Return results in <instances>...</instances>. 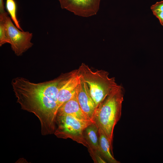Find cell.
<instances>
[{
	"mask_svg": "<svg viewBox=\"0 0 163 163\" xmlns=\"http://www.w3.org/2000/svg\"><path fill=\"white\" fill-rule=\"evenodd\" d=\"M71 72L53 80L39 83L23 77L13 79L11 85L21 109L34 113L39 120L43 135L54 133L58 109L59 90Z\"/></svg>",
	"mask_w": 163,
	"mask_h": 163,
	"instance_id": "6da1fadb",
	"label": "cell"
},
{
	"mask_svg": "<svg viewBox=\"0 0 163 163\" xmlns=\"http://www.w3.org/2000/svg\"><path fill=\"white\" fill-rule=\"evenodd\" d=\"M123 101V87L118 85L97 107L92 120L107 136L113 153V130L121 117Z\"/></svg>",
	"mask_w": 163,
	"mask_h": 163,
	"instance_id": "7a4b0ae2",
	"label": "cell"
},
{
	"mask_svg": "<svg viewBox=\"0 0 163 163\" xmlns=\"http://www.w3.org/2000/svg\"><path fill=\"white\" fill-rule=\"evenodd\" d=\"M78 71L81 79L87 84L97 107L118 85L114 77H109L107 72L103 70L93 71L84 63Z\"/></svg>",
	"mask_w": 163,
	"mask_h": 163,
	"instance_id": "3957f363",
	"label": "cell"
},
{
	"mask_svg": "<svg viewBox=\"0 0 163 163\" xmlns=\"http://www.w3.org/2000/svg\"><path fill=\"white\" fill-rule=\"evenodd\" d=\"M93 122L90 120H80L69 115H57L56 123L58 127L54 134L58 138H69L87 146L83 133L86 127Z\"/></svg>",
	"mask_w": 163,
	"mask_h": 163,
	"instance_id": "277c9868",
	"label": "cell"
},
{
	"mask_svg": "<svg viewBox=\"0 0 163 163\" xmlns=\"http://www.w3.org/2000/svg\"><path fill=\"white\" fill-rule=\"evenodd\" d=\"M8 15L6 16L5 25L9 43L15 54L21 56L33 46V44L31 42L33 34L18 28Z\"/></svg>",
	"mask_w": 163,
	"mask_h": 163,
	"instance_id": "5b68a950",
	"label": "cell"
},
{
	"mask_svg": "<svg viewBox=\"0 0 163 163\" xmlns=\"http://www.w3.org/2000/svg\"><path fill=\"white\" fill-rule=\"evenodd\" d=\"M58 0L62 9L84 17L96 14L99 9L100 2V0Z\"/></svg>",
	"mask_w": 163,
	"mask_h": 163,
	"instance_id": "8992f818",
	"label": "cell"
},
{
	"mask_svg": "<svg viewBox=\"0 0 163 163\" xmlns=\"http://www.w3.org/2000/svg\"><path fill=\"white\" fill-rule=\"evenodd\" d=\"M81 82L78 69L71 72L70 75L59 89L57 96L58 107L73 98Z\"/></svg>",
	"mask_w": 163,
	"mask_h": 163,
	"instance_id": "52a82bcc",
	"label": "cell"
},
{
	"mask_svg": "<svg viewBox=\"0 0 163 163\" xmlns=\"http://www.w3.org/2000/svg\"><path fill=\"white\" fill-rule=\"evenodd\" d=\"M76 96L78 102L83 111L88 119L93 121L97 107L91 95L87 84L81 79L77 91Z\"/></svg>",
	"mask_w": 163,
	"mask_h": 163,
	"instance_id": "ba28073f",
	"label": "cell"
},
{
	"mask_svg": "<svg viewBox=\"0 0 163 163\" xmlns=\"http://www.w3.org/2000/svg\"><path fill=\"white\" fill-rule=\"evenodd\" d=\"M70 115L81 120H90L82 110L78 102L76 94L72 99L64 103L59 108L57 115Z\"/></svg>",
	"mask_w": 163,
	"mask_h": 163,
	"instance_id": "9c48e42d",
	"label": "cell"
},
{
	"mask_svg": "<svg viewBox=\"0 0 163 163\" xmlns=\"http://www.w3.org/2000/svg\"><path fill=\"white\" fill-rule=\"evenodd\" d=\"M98 151L101 157L109 163H120L113 156L108 139L104 132L100 128H98Z\"/></svg>",
	"mask_w": 163,
	"mask_h": 163,
	"instance_id": "30bf717a",
	"label": "cell"
},
{
	"mask_svg": "<svg viewBox=\"0 0 163 163\" xmlns=\"http://www.w3.org/2000/svg\"><path fill=\"white\" fill-rule=\"evenodd\" d=\"M83 135L89 150L100 154L98 151V128L97 126L94 123H92L85 129Z\"/></svg>",
	"mask_w": 163,
	"mask_h": 163,
	"instance_id": "8fae6325",
	"label": "cell"
},
{
	"mask_svg": "<svg viewBox=\"0 0 163 163\" xmlns=\"http://www.w3.org/2000/svg\"><path fill=\"white\" fill-rule=\"evenodd\" d=\"M5 7L8 13L15 25L19 29L23 30L20 26L17 17V5L14 0H6Z\"/></svg>",
	"mask_w": 163,
	"mask_h": 163,
	"instance_id": "7c38bea8",
	"label": "cell"
},
{
	"mask_svg": "<svg viewBox=\"0 0 163 163\" xmlns=\"http://www.w3.org/2000/svg\"><path fill=\"white\" fill-rule=\"evenodd\" d=\"M8 13L6 12L0 13V46L8 43V39L5 25V18Z\"/></svg>",
	"mask_w": 163,
	"mask_h": 163,
	"instance_id": "4fadbf2b",
	"label": "cell"
},
{
	"mask_svg": "<svg viewBox=\"0 0 163 163\" xmlns=\"http://www.w3.org/2000/svg\"><path fill=\"white\" fill-rule=\"evenodd\" d=\"M153 14L159 20L161 24L163 26V11L157 10H152Z\"/></svg>",
	"mask_w": 163,
	"mask_h": 163,
	"instance_id": "5bb4252c",
	"label": "cell"
},
{
	"mask_svg": "<svg viewBox=\"0 0 163 163\" xmlns=\"http://www.w3.org/2000/svg\"><path fill=\"white\" fill-rule=\"evenodd\" d=\"M150 8L151 10H157L163 11V1L157 2L151 6Z\"/></svg>",
	"mask_w": 163,
	"mask_h": 163,
	"instance_id": "9a60e30c",
	"label": "cell"
},
{
	"mask_svg": "<svg viewBox=\"0 0 163 163\" xmlns=\"http://www.w3.org/2000/svg\"><path fill=\"white\" fill-rule=\"evenodd\" d=\"M5 12L3 0H0V13Z\"/></svg>",
	"mask_w": 163,
	"mask_h": 163,
	"instance_id": "2e32d148",
	"label": "cell"
}]
</instances>
